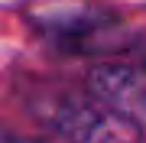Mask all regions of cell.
Masks as SVG:
<instances>
[{
    "instance_id": "2",
    "label": "cell",
    "mask_w": 146,
    "mask_h": 143,
    "mask_svg": "<svg viewBox=\"0 0 146 143\" xmlns=\"http://www.w3.org/2000/svg\"><path fill=\"white\" fill-rule=\"evenodd\" d=\"M46 26V33L62 43L65 49H78V52H94V49H107V29H114V20H107L98 10H81L75 7L72 13H49L46 20H36Z\"/></svg>"
},
{
    "instance_id": "1",
    "label": "cell",
    "mask_w": 146,
    "mask_h": 143,
    "mask_svg": "<svg viewBox=\"0 0 146 143\" xmlns=\"http://www.w3.org/2000/svg\"><path fill=\"white\" fill-rule=\"evenodd\" d=\"M55 127L72 143H140L136 120L101 98L65 101L55 111Z\"/></svg>"
},
{
    "instance_id": "3",
    "label": "cell",
    "mask_w": 146,
    "mask_h": 143,
    "mask_svg": "<svg viewBox=\"0 0 146 143\" xmlns=\"http://www.w3.org/2000/svg\"><path fill=\"white\" fill-rule=\"evenodd\" d=\"M23 143H49V140H23Z\"/></svg>"
}]
</instances>
